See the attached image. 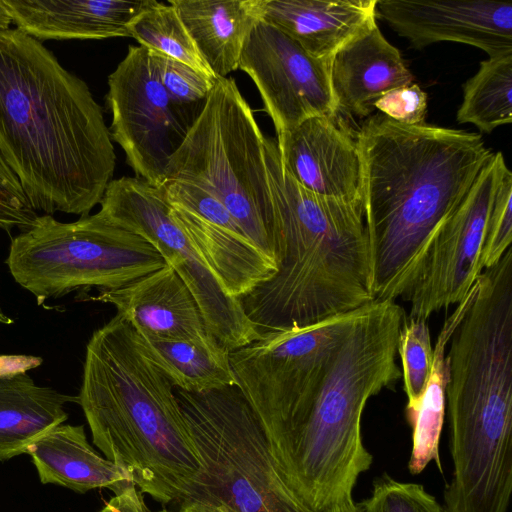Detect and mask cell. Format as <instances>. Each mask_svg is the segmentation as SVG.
I'll use <instances>...</instances> for the list:
<instances>
[{
    "label": "cell",
    "mask_w": 512,
    "mask_h": 512,
    "mask_svg": "<svg viewBox=\"0 0 512 512\" xmlns=\"http://www.w3.org/2000/svg\"><path fill=\"white\" fill-rule=\"evenodd\" d=\"M158 512H173L168 509H161ZM177 512H232L223 507H211L198 503H181Z\"/></svg>",
    "instance_id": "obj_35"
},
{
    "label": "cell",
    "mask_w": 512,
    "mask_h": 512,
    "mask_svg": "<svg viewBox=\"0 0 512 512\" xmlns=\"http://www.w3.org/2000/svg\"><path fill=\"white\" fill-rule=\"evenodd\" d=\"M377 0H264L263 20L308 54L329 60L376 21Z\"/></svg>",
    "instance_id": "obj_19"
},
{
    "label": "cell",
    "mask_w": 512,
    "mask_h": 512,
    "mask_svg": "<svg viewBox=\"0 0 512 512\" xmlns=\"http://www.w3.org/2000/svg\"><path fill=\"white\" fill-rule=\"evenodd\" d=\"M331 60L318 59L263 19L244 44L239 68L254 82L277 135L314 116H335Z\"/></svg>",
    "instance_id": "obj_13"
},
{
    "label": "cell",
    "mask_w": 512,
    "mask_h": 512,
    "mask_svg": "<svg viewBox=\"0 0 512 512\" xmlns=\"http://www.w3.org/2000/svg\"><path fill=\"white\" fill-rule=\"evenodd\" d=\"M174 389L120 315L93 332L77 396L93 444L163 505H180L201 473Z\"/></svg>",
    "instance_id": "obj_4"
},
{
    "label": "cell",
    "mask_w": 512,
    "mask_h": 512,
    "mask_svg": "<svg viewBox=\"0 0 512 512\" xmlns=\"http://www.w3.org/2000/svg\"><path fill=\"white\" fill-rule=\"evenodd\" d=\"M150 0H3L12 23L39 40L130 37L129 25Z\"/></svg>",
    "instance_id": "obj_18"
},
{
    "label": "cell",
    "mask_w": 512,
    "mask_h": 512,
    "mask_svg": "<svg viewBox=\"0 0 512 512\" xmlns=\"http://www.w3.org/2000/svg\"><path fill=\"white\" fill-rule=\"evenodd\" d=\"M136 333L175 388L201 393L237 385L228 352L214 353L191 342Z\"/></svg>",
    "instance_id": "obj_24"
},
{
    "label": "cell",
    "mask_w": 512,
    "mask_h": 512,
    "mask_svg": "<svg viewBox=\"0 0 512 512\" xmlns=\"http://www.w3.org/2000/svg\"><path fill=\"white\" fill-rule=\"evenodd\" d=\"M374 109L400 124H424L427 113V94L419 85L412 83L384 94L374 103Z\"/></svg>",
    "instance_id": "obj_31"
},
{
    "label": "cell",
    "mask_w": 512,
    "mask_h": 512,
    "mask_svg": "<svg viewBox=\"0 0 512 512\" xmlns=\"http://www.w3.org/2000/svg\"><path fill=\"white\" fill-rule=\"evenodd\" d=\"M330 81L338 111L363 118L384 94L412 84L413 75L375 21L334 54Z\"/></svg>",
    "instance_id": "obj_17"
},
{
    "label": "cell",
    "mask_w": 512,
    "mask_h": 512,
    "mask_svg": "<svg viewBox=\"0 0 512 512\" xmlns=\"http://www.w3.org/2000/svg\"><path fill=\"white\" fill-rule=\"evenodd\" d=\"M512 242V173L507 168L496 188L488 213L481 263L490 268L511 248Z\"/></svg>",
    "instance_id": "obj_29"
},
{
    "label": "cell",
    "mask_w": 512,
    "mask_h": 512,
    "mask_svg": "<svg viewBox=\"0 0 512 512\" xmlns=\"http://www.w3.org/2000/svg\"><path fill=\"white\" fill-rule=\"evenodd\" d=\"M457 122L484 133L512 121V53L489 57L463 87Z\"/></svg>",
    "instance_id": "obj_25"
},
{
    "label": "cell",
    "mask_w": 512,
    "mask_h": 512,
    "mask_svg": "<svg viewBox=\"0 0 512 512\" xmlns=\"http://www.w3.org/2000/svg\"><path fill=\"white\" fill-rule=\"evenodd\" d=\"M397 352L402 362L408 408L421 398L432 369L434 348L427 320L406 316L400 331Z\"/></svg>",
    "instance_id": "obj_27"
},
{
    "label": "cell",
    "mask_w": 512,
    "mask_h": 512,
    "mask_svg": "<svg viewBox=\"0 0 512 512\" xmlns=\"http://www.w3.org/2000/svg\"><path fill=\"white\" fill-rule=\"evenodd\" d=\"M151 52L160 81L174 102L190 105L207 99L217 79L170 57Z\"/></svg>",
    "instance_id": "obj_30"
},
{
    "label": "cell",
    "mask_w": 512,
    "mask_h": 512,
    "mask_svg": "<svg viewBox=\"0 0 512 512\" xmlns=\"http://www.w3.org/2000/svg\"><path fill=\"white\" fill-rule=\"evenodd\" d=\"M41 357L23 354H0V379L26 374L42 364Z\"/></svg>",
    "instance_id": "obj_33"
},
{
    "label": "cell",
    "mask_w": 512,
    "mask_h": 512,
    "mask_svg": "<svg viewBox=\"0 0 512 512\" xmlns=\"http://www.w3.org/2000/svg\"><path fill=\"white\" fill-rule=\"evenodd\" d=\"M216 78L239 68L246 39L263 19L264 0H169Z\"/></svg>",
    "instance_id": "obj_21"
},
{
    "label": "cell",
    "mask_w": 512,
    "mask_h": 512,
    "mask_svg": "<svg viewBox=\"0 0 512 512\" xmlns=\"http://www.w3.org/2000/svg\"><path fill=\"white\" fill-rule=\"evenodd\" d=\"M166 179L184 180L207 190L247 237L276 260L268 231L271 193L266 137L233 78H217L170 156Z\"/></svg>",
    "instance_id": "obj_6"
},
{
    "label": "cell",
    "mask_w": 512,
    "mask_h": 512,
    "mask_svg": "<svg viewBox=\"0 0 512 512\" xmlns=\"http://www.w3.org/2000/svg\"><path fill=\"white\" fill-rule=\"evenodd\" d=\"M43 484L78 493L106 488L115 495L135 485L116 464L102 457L88 442L83 425L60 424L26 450Z\"/></svg>",
    "instance_id": "obj_20"
},
{
    "label": "cell",
    "mask_w": 512,
    "mask_h": 512,
    "mask_svg": "<svg viewBox=\"0 0 512 512\" xmlns=\"http://www.w3.org/2000/svg\"><path fill=\"white\" fill-rule=\"evenodd\" d=\"M98 211L111 222L143 237L184 281L198 303L207 328L227 351L245 346L261 334L231 297L171 216L161 186L138 177L112 179Z\"/></svg>",
    "instance_id": "obj_10"
},
{
    "label": "cell",
    "mask_w": 512,
    "mask_h": 512,
    "mask_svg": "<svg viewBox=\"0 0 512 512\" xmlns=\"http://www.w3.org/2000/svg\"><path fill=\"white\" fill-rule=\"evenodd\" d=\"M106 102L112 114L110 134L126 155L135 177L160 186L167 162L193 121L163 87L152 52L129 45L108 76Z\"/></svg>",
    "instance_id": "obj_12"
},
{
    "label": "cell",
    "mask_w": 512,
    "mask_h": 512,
    "mask_svg": "<svg viewBox=\"0 0 512 512\" xmlns=\"http://www.w3.org/2000/svg\"><path fill=\"white\" fill-rule=\"evenodd\" d=\"M357 506L360 512H444L422 485L400 482L387 474L375 479L370 496Z\"/></svg>",
    "instance_id": "obj_28"
},
{
    "label": "cell",
    "mask_w": 512,
    "mask_h": 512,
    "mask_svg": "<svg viewBox=\"0 0 512 512\" xmlns=\"http://www.w3.org/2000/svg\"><path fill=\"white\" fill-rule=\"evenodd\" d=\"M501 152L492 153L458 205L427 240L401 296L410 303L407 317L427 320L459 304L484 270L481 250L488 213L507 169Z\"/></svg>",
    "instance_id": "obj_11"
},
{
    "label": "cell",
    "mask_w": 512,
    "mask_h": 512,
    "mask_svg": "<svg viewBox=\"0 0 512 512\" xmlns=\"http://www.w3.org/2000/svg\"><path fill=\"white\" fill-rule=\"evenodd\" d=\"M91 299L114 306L137 332L227 353L210 334L193 294L168 264L120 288L100 290Z\"/></svg>",
    "instance_id": "obj_16"
},
{
    "label": "cell",
    "mask_w": 512,
    "mask_h": 512,
    "mask_svg": "<svg viewBox=\"0 0 512 512\" xmlns=\"http://www.w3.org/2000/svg\"><path fill=\"white\" fill-rule=\"evenodd\" d=\"M77 397L40 386L27 373L0 379V460L27 448L68 418L66 405Z\"/></svg>",
    "instance_id": "obj_22"
},
{
    "label": "cell",
    "mask_w": 512,
    "mask_h": 512,
    "mask_svg": "<svg viewBox=\"0 0 512 512\" xmlns=\"http://www.w3.org/2000/svg\"><path fill=\"white\" fill-rule=\"evenodd\" d=\"M38 214L35 211L16 209L0 201V228L10 232L14 228L24 231L29 228Z\"/></svg>",
    "instance_id": "obj_34"
},
{
    "label": "cell",
    "mask_w": 512,
    "mask_h": 512,
    "mask_svg": "<svg viewBox=\"0 0 512 512\" xmlns=\"http://www.w3.org/2000/svg\"><path fill=\"white\" fill-rule=\"evenodd\" d=\"M473 291L474 287L445 320L433 347L432 369L426 388L414 406L405 408L407 421L412 428V450L408 462V469L412 475L420 474L431 461L435 462L442 473L439 442L446 414V350Z\"/></svg>",
    "instance_id": "obj_23"
},
{
    "label": "cell",
    "mask_w": 512,
    "mask_h": 512,
    "mask_svg": "<svg viewBox=\"0 0 512 512\" xmlns=\"http://www.w3.org/2000/svg\"><path fill=\"white\" fill-rule=\"evenodd\" d=\"M130 37L150 51L182 62L217 79L184 26L176 8L168 1L150 0L129 25Z\"/></svg>",
    "instance_id": "obj_26"
},
{
    "label": "cell",
    "mask_w": 512,
    "mask_h": 512,
    "mask_svg": "<svg viewBox=\"0 0 512 512\" xmlns=\"http://www.w3.org/2000/svg\"><path fill=\"white\" fill-rule=\"evenodd\" d=\"M375 301L401 297L430 235L492 155L480 134L379 113L357 133Z\"/></svg>",
    "instance_id": "obj_2"
},
{
    "label": "cell",
    "mask_w": 512,
    "mask_h": 512,
    "mask_svg": "<svg viewBox=\"0 0 512 512\" xmlns=\"http://www.w3.org/2000/svg\"><path fill=\"white\" fill-rule=\"evenodd\" d=\"M12 23L11 16L5 7L3 0H0V30H7Z\"/></svg>",
    "instance_id": "obj_37"
},
{
    "label": "cell",
    "mask_w": 512,
    "mask_h": 512,
    "mask_svg": "<svg viewBox=\"0 0 512 512\" xmlns=\"http://www.w3.org/2000/svg\"><path fill=\"white\" fill-rule=\"evenodd\" d=\"M0 155L34 211L85 216L116 165L101 106L42 42L0 30Z\"/></svg>",
    "instance_id": "obj_1"
},
{
    "label": "cell",
    "mask_w": 512,
    "mask_h": 512,
    "mask_svg": "<svg viewBox=\"0 0 512 512\" xmlns=\"http://www.w3.org/2000/svg\"><path fill=\"white\" fill-rule=\"evenodd\" d=\"M284 169L304 188L327 197L362 202V157L357 134L335 116L310 117L277 135Z\"/></svg>",
    "instance_id": "obj_15"
},
{
    "label": "cell",
    "mask_w": 512,
    "mask_h": 512,
    "mask_svg": "<svg viewBox=\"0 0 512 512\" xmlns=\"http://www.w3.org/2000/svg\"><path fill=\"white\" fill-rule=\"evenodd\" d=\"M403 308L374 301L343 338L305 417L271 452L289 489L312 512H326L352 497L373 457L363 444L368 400L401 376L396 364Z\"/></svg>",
    "instance_id": "obj_5"
},
{
    "label": "cell",
    "mask_w": 512,
    "mask_h": 512,
    "mask_svg": "<svg viewBox=\"0 0 512 512\" xmlns=\"http://www.w3.org/2000/svg\"><path fill=\"white\" fill-rule=\"evenodd\" d=\"M376 14L412 47L474 46L489 57L512 53V3L497 0H377Z\"/></svg>",
    "instance_id": "obj_14"
},
{
    "label": "cell",
    "mask_w": 512,
    "mask_h": 512,
    "mask_svg": "<svg viewBox=\"0 0 512 512\" xmlns=\"http://www.w3.org/2000/svg\"><path fill=\"white\" fill-rule=\"evenodd\" d=\"M99 512H152L135 485L113 496Z\"/></svg>",
    "instance_id": "obj_32"
},
{
    "label": "cell",
    "mask_w": 512,
    "mask_h": 512,
    "mask_svg": "<svg viewBox=\"0 0 512 512\" xmlns=\"http://www.w3.org/2000/svg\"><path fill=\"white\" fill-rule=\"evenodd\" d=\"M364 307L307 326L268 331L228 352L237 386L260 420L271 452L305 417L335 351Z\"/></svg>",
    "instance_id": "obj_9"
},
{
    "label": "cell",
    "mask_w": 512,
    "mask_h": 512,
    "mask_svg": "<svg viewBox=\"0 0 512 512\" xmlns=\"http://www.w3.org/2000/svg\"><path fill=\"white\" fill-rule=\"evenodd\" d=\"M326 512H360V510L357 506V503L354 502L353 498H349L334 505Z\"/></svg>",
    "instance_id": "obj_36"
},
{
    "label": "cell",
    "mask_w": 512,
    "mask_h": 512,
    "mask_svg": "<svg viewBox=\"0 0 512 512\" xmlns=\"http://www.w3.org/2000/svg\"><path fill=\"white\" fill-rule=\"evenodd\" d=\"M6 264L39 304L75 290L120 288L167 265L147 240L99 212L72 222L38 215L11 240Z\"/></svg>",
    "instance_id": "obj_8"
},
{
    "label": "cell",
    "mask_w": 512,
    "mask_h": 512,
    "mask_svg": "<svg viewBox=\"0 0 512 512\" xmlns=\"http://www.w3.org/2000/svg\"><path fill=\"white\" fill-rule=\"evenodd\" d=\"M268 231L276 272L238 300L259 333L307 326L375 301L362 202L316 194L284 169L266 137Z\"/></svg>",
    "instance_id": "obj_3"
},
{
    "label": "cell",
    "mask_w": 512,
    "mask_h": 512,
    "mask_svg": "<svg viewBox=\"0 0 512 512\" xmlns=\"http://www.w3.org/2000/svg\"><path fill=\"white\" fill-rule=\"evenodd\" d=\"M174 391L201 463L182 503L232 512H312L285 483L263 426L237 385Z\"/></svg>",
    "instance_id": "obj_7"
}]
</instances>
